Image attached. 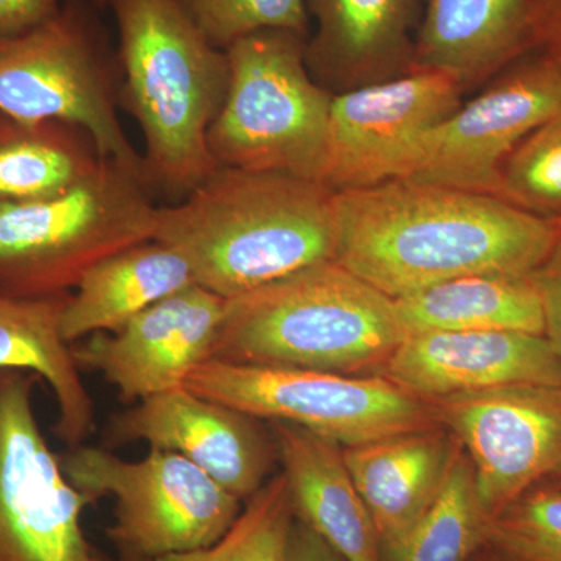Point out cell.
<instances>
[{"mask_svg":"<svg viewBox=\"0 0 561 561\" xmlns=\"http://www.w3.org/2000/svg\"><path fill=\"white\" fill-rule=\"evenodd\" d=\"M335 262L398 300L474 275L530 276L557 221L504 198L416 179L335 192Z\"/></svg>","mask_w":561,"mask_h":561,"instance_id":"1","label":"cell"},{"mask_svg":"<svg viewBox=\"0 0 561 561\" xmlns=\"http://www.w3.org/2000/svg\"><path fill=\"white\" fill-rule=\"evenodd\" d=\"M334 194L313 180L219 165L183 202L158 206L153 241L231 300L335 260Z\"/></svg>","mask_w":561,"mask_h":561,"instance_id":"2","label":"cell"},{"mask_svg":"<svg viewBox=\"0 0 561 561\" xmlns=\"http://www.w3.org/2000/svg\"><path fill=\"white\" fill-rule=\"evenodd\" d=\"M119 35V103L138 121L149 187L194 191L219 168L210 125L227 98L230 61L179 0H111Z\"/></svg>","mask_w":561,"mask_h":561,"instance_id":"3","label":"cell"},{"mask_svg":"<svg viewBox=\"0 0 561 561\" xmlns=\"http://www.w3.org/2000/svg\"><path fill=\"white\" fill-rule=\"evenodd\" d=\"M404 339L393 298L328 261L227 300L209 359L382 376Z\"/></svg>","mask_w":561,"mask_h":561,"instance_id":"4","label":"cell"},{"mask_svg":"<svg viewBox=\"0 0 561 561\" xmlns=\"http://www.w3.org/2000/svg\"><path fill=\"white\" fill-rule=\"evenodd\" d=\"M142 173L116 160L69 190L0 203V291L39 298L69 294L95 264L153 241L158 206Z\"/></svg>","mask_w":561,"mask_h":561,"instance_id":"5","label":"cell"},{"mask_svg":"<svg viewBox=\"0 0 561 561\" xmlns=\"http://www.w3.org/2000/svg\"><path fill=\"white\" fill-rule=\"evenodd\" d=\"M306 43L264 31L228 47L230 83L208 133L220 168L319 179L334 94L312 79Z\"/></svg>","mask_w":561,"mask_h":561,"instance_id":"6","label":"cell"},{"mask_svg":"<svg viewBox=\"0 0 561 561\" xmlns=\"http://www.w3.org/2000/svg\"><path fill=\"white\" fill-rule=\"evenodd\" d=\"M184 387L254 419L302 427L342 448L440 426L430 401L383 376L208 359L190 373Z\"/></svg>","mask_w":561,"mask_h":561,"instance_id":"7","label":"cell"},{"mask_svg":"<svg viewBox=\"0 0 561 561\" xmlns=\"http://www.w3.org/2000/svg\"><path fill=\"white\" fill-rule=\"evenodd\" d=\"M114 73L98 27L69 0L27 31L0 36V113L79 127L102 158L144 175L142 154L131 146L117 114Z\"/></svg>","mask_w":561,"mask_h":561,"instance_id":"8","label":"cell"},{"mask_svg":"<svg viewBox=\"0 0 561 561\" xmlns=\"http://www.w3.org/2000/svg\"><path fill=\"white\" fill-rule=\"evenodd\" d=\"M66 479L98 502L116 500L106 529L119 556L162 557L208 548L239 518L243 502L186 457L150 449L128 461L110 449L76 446L61 454Z\"/></svg>","mask_w":561,"mask_h":561,"instance_id":"9","label":"cell"},{"mask_svg":"<svg viewBox=\"0 0 561 561\" xmlns=\"http://www.w3.org/2000/svg\"><path fill=\"white\" fill-rule=\"evenodd\" d=\"M41 381L0 370V561H111L81 526L95 502L66 479L41 431L33 401Z\"/></svg>","mask_w":561,"mask_h":561,"instance_id":"10","label":"cell"},{"mask_svg":"<svg viewBox=\"0 0 561 561\" xmlns=\"http://www.w3.org/2000/svg\"><path fill=\"white\" fill-rule=\"evenodd\" d=\"M463 90L435 70L332 95L320 184L332 192L408 179L421 142L461 105Z\"/></svg>","mask_w":561,"mask_h":561,"instance_id":"11","label":"cell"},{"mask_svg":"<svg viewBox=\"0 0 561 561\" xmlns=\"http://www.w3.org/2000/svg\"><path fill=\"white\" fill-rule=\"evenodd\" d=\"M427 133L408 179L501 198L513 150L561 111V73L529 51Z\"/></svg>","mask_w":561,"mask_h":561,"instance_id":"12","label":"cell"},{"mask_svg":"<svg viewBox=\"0 0 561 561\" xmlns=\"http://www.w3.org/2000/svg\"><path fill=\"white\" fill-rule=\"evenodd\" d=\"M456 435L493 518L561 468V383H515L430 400Z\"/></svg>","mask_w":561,"mask_h":561,"instance_id":"13","label":"cell"},{"mask_svg":"<svg viewBox=\"0 0 561 561\" xmlns=\"http://www.w3.org/2000/svg\"><path fill=\"white\" fill-rule=\"evenodd\" d=\"M105 442H146L150 448L180 454L242 502L262 489L279 463L271 427L186 387L111 416Z\"/></svg>","mask_w":561,"mask_h":561,"instance_id":"14","label":"cell"},{"mask_svg":"<svg viewBox=\"0 0 561 561\" xmlns=\"http://www.w3.org/2000/svg\"><path fill=\"white\" fill-rule=\"evenodd\" d=\"M227 300L198 284L154 302L117 332L73 348L81 370L102 373L125 404L181 389L208 360Z\"/></svg>","mask_w":561,"mask_h":561,"instance_id":"15","label":"cell"},{"mask_svg":"<svg viewBox=\"0 0 561 561\" xmlns=\"http://www.w3.org/2000/svg\"><path fill=\"white\" fill-rule=\"evenodd\" d=\"M382 376L430 401L515 383H561V356L546 335L527 332H423L404 339Z\"/></svg>","mask_w":561,"mask_h":561,"instance_id":"16","label":"cell"},{"mask_svg":"<svg viewBox=\"0 0 561 561\" xmlns=\"http://www.w3.org/2000/svg\"><path fill=\"white\" fill-rule=\"evenodd\" d=\"M316 22L306 65L324 90L339 94L413 70L420 0H305Z\"/></svg>","mask_w":561,"mask_h":561,"instance_id":"17","label":"cell"},{"mask_svg":"<svg viewBox=\"0 0 561 561\" xmlns=\"http://www.w3.org/2000/svg\"><path fill=\"white\" fill-rule=\"evenodd\" d=\"M443 426L402 432L343 448V459L370 512L382 552L415 527L437 500L459 453Z\"/></svg>","mask_w":561,"mask_h":561,"instance_id":"18","label":"cell"},{"mask_svg":"<svg viewBox=\"0 0 561 561\" xmlns=\"http://www.w3.org/2000/svg\"><path fill=\"white\" fill-rule=\"evenodd\" d=\"M295 518L345 561H382L378 529L337 443L286 423H268Z\"/></svg>","mask_w":561,"mask_h":561,"instance_id":"19","label":"cell"},{"mask_svg":"<svg viewBox=\"0 0 561 561\" xmlns=\"http://www.w3.org/2000/svg\"><path fill=\"white\" fill-rule=\"evenodd\" d=\"M413 69L451 77L461 90L489 83L529 54L531 0H420Z\"/></svg>","mask_w":561,"mask_h":561,"instance_id":"20","label":"cell"},{"mask_svg":"<svg viewBox=\"0 0 561 561\" xmlns=\"http://www.w3.org/2000/svg\"><path fill=\"white\" fill-rule=\"evenodd\" d=\"M69 294L11 297L0 291V370L38 375L54 391V434L68 448L83 445L95 431V409L81 379L73 348L61 334Z\"/></svg>","mask_w":561,"mask_h":561,"instance_id":"21","label":"cell"},{"mask_svg":"<svg viewBox=\"0 0 561 561\" xmlns=\"http://www.w3.org/2000/svg\"><path fill=\"white\" fill-rule=\"evenodd\" d=\"M195 283L187 262L171 247L147 241L106 257L84 273L69 295L61 334L73 343L98 332H117L154 302Z\"/></svg>","mask_w":561,"mask_h":561,"instance_id":"22","label":"cell"},{"mask_svg":"<svg viewBox=\"0 0 561 561\" xmlns=\"http://www.w3.org/2000/svg\"><path fill=\"white\" fill-rule=\"evenodd\" d=\"M405 334L515 331L546 335L545 311L530 276L474 275L398 298Z\"/></svg>","mask_w":561,"mask_h":561,"instance_id":"23","label":"cell"},{"mask_svg":"<svg viewBox=\"0 0 561 561\" xmlns=\"http://www.w3.org/2000/svg\"><path fill=\"white\" fill-rule=\"evenodd\" d=\"M102 161L94 140L79 127L0 113V203L60 194L91 175Z\"/></svg>","mask_w":561,"mask_h":561,"instance_id":"24","label":"cell"},{"mask_svg":"<svg viewBox=\"0 0 561 561\" xmlns=\"http://www.w3.org/2000/svg\"><path fill=\"white\" fill-rule=\"evenodd\" d=\"M490 522L460 446L437 500L397 546L382 552V561H470L485 545Z\"/></svg>","mask_w":561,"mask_h":561,"instance_id":"25","label":"cell"},{"mask_svg":"<svg viewBox=\"0 0 561 561\" xmlns=\"http://www.w3.org/2000/svg\"><path fill=\"white\" fill-rule=\"evenodd\" d=\"M294 522L289 486L279 472L243 502L239 518L213 546L151 559L119 556L116 561H284Z\"/></svg>","mask_w":561,"mask_h":561,"instance_id":"26","label":"cell"},{"mask_svg":"<svg viewBox=\"0 0 561 561\" xmlns=\"http://www.w3.org/2000/svg\"><path fill=\"white\" fill-rule=\"evenodd\" d=\"M501 198L542 219H561V111L535 128L505 161Z\"/></svg>","mask_w":561,"mask_h":561,"instance_id":"27","label":"cell"},{"mask_svg":"<svg viewBox=\"0 0 561 561\" xmlns=\"http://www.w3.org/2000/svg\"><path fill=\"white\" fill-rule=\"evenodd\" d=\"M486 542L511 561H561V483L516 497L491 518Z\"/></svg>","mask_w":561,"mask_h":561,"instance_id":"28","label":"cell"},{"mask_svg":"<svg viewBox=\"0 0 561 561\" xmlns=\"http://www.w3.org/2000/svg\"><path fill=\"white\" fill-rule=\"evenodd\" d=\"M206 38L227 50L253 33L289 31L309 38L305 0H179Z\"/></svg>","mask_w":561,"mask_h":561,"instance_id":"29","label":"cell"},{"mask_svg":"<svg viewBox=\"0 0 561 561\" xmlns=\"http://www.w3.org/2000/svg\"><path fill=\"white\" fill-rule=\"evenodd\" d=\"M557 221V236L551 251L540 267L530 275L537 287L545 311L546 337L561 356V219Z\"/></svg>","mask_w":561,"mask_h":561,"instance_id":"30","label":"cell"},{"mask_svg":"<svg viewBox=\"0 0 561 561\" xmlns=\"http://www.w3.org/2000/svg\"><path fill=\"white\" fill-rule=\"evenodd\" d=\"M527 24L530 51L561 73V0H531Z\"/></svg>","mask_w":561,"mask_h":561,"instance_id":"31","label":"cell"},{"mask_svg":"<svg viewBox=\"0 0 561 561\" xmlns=\"http://www.w3.org/2000/svg\"><path fill=\"white\" fill-rule=\"evenodd\" d=\"M62 0H0V36L39 24L60 9Z\"/></svg>","mask_w":561,"mask_h":561,"instance_id":"32","label":"cell"},{"mask_svg":"<svg viewBox=\"0 0 561 561\" xmlns=\"http://www.w3.org/2000/svg\"><path fill=\"white\" fill-rule=\"evenodd\" d=\"M284 561H345L305 523L295 518Z\"/></svg>","mask_w":561,"mask_h":561,"instance_id":"33","label":"cell"},{"mask_svg":"<svg viewBox=\"0 0 561 561\" xmlns=\"http://www.w3.org/2000/svg\"><path fill=\"white\" fill-rule=\"evenodd\" d=\"M470 561H511L507 557L502 556L500 551L493 548V546L485 542L474 556L471 557Z\"/></svg>","mask_w":561,"mask_h":561,"instance_id":"34","label":"cell"},{"mask_svg":"<svg viewBox=\"0 0 561 561\" xmlns=\"http://www.w3.org/2000/svg\"><path fill=\"white\" fill-rule=\"evenodd\" d=\"M545 482L561 483V468L559 471L556 472V474H552L551 478H549L548 481H545Z\"/></svg>","mask_w":561,"mask_h":561,"instance_id":"35","label":"cell"},{"mask_svg":"<svg viewBox=\"0 0 561 561\" xmlns=\"http://www.w3.org/2000/svg\"><path fill=\"white\" fill-rule=\"evenodd\" d=\"M99 2H106V3H110L111 0H99Z\"/></svg>","mask_w":561,"mask_h":561,"instance_id":"36","label":"cell"}]
</instances>
